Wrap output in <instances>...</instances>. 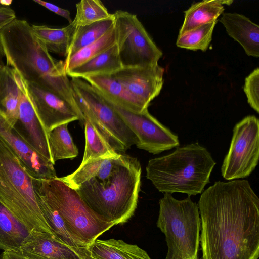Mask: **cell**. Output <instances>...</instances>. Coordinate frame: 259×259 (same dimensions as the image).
<instances>
[{"mask_svg":"<svg viewBox=\"0 0 259 259\" xmlns=\"http://www.w3.org/2000/svg\"><path fill=\"white\" fill-rule=\"evenodd\" d=\"M201 259H258L259 199L247 180L217 181L198 201Z\"/></svg>","mask_w":259,"mask_h":259,"instance_id":"cell-1","label":"cell"},{"mask_svg":"<svg viewBox=\"0 0 259 259\" xmlns=\"http://www.w3.org/2000/svg\"><path fill=\"white\" fill-rule=\"evenodd\" d=\"M0 41L6 65L24 81L49 91L77 106L64 61L53 58L27 21L16 18L2 28Z\"/></svg>","mask_w":259,"mask_h":259,"instance_id":"cell-2","label":"cell"},{"mask_svg":"<svg viewBox=\"0 0 259 259\" xmlns=\"http://www.w3.org/2000/svg\"><path fill=\"white\" fill-rule=\"evenodd\" d=\"M139 160L126 155L107 178H92L75 189L101 220L114 225L127 222L137 206L141 186Z\"/></svg>","mask_w":259,"mask_h":259,"instance_id":"cell-3","label":"cell"},{"mask_svg":"<svg viewBox=\"0 0 259 259\" xmlns=\"http://www.w3.org/2000/svg\"><path fill=\"white\" fill-rule=\"evenodd\" d=\"M215 164L205 148L192 143L149 160L146 177L159 192L196 195L210 182Z\"/></svg>","mask_w":259,"mask_h":259,"instance_id":"cell-4","label":"cell"},{"mask_svg":"<svg viewBox=\"0 0 259 259\" xmlns=\"http://www.w3.org/2000/svg\"><path fill=\"white\" fill-rule=\"evenodd\" d=\"M0 202L31 231L53 235L39 208L32 177L1 140Z\"/></svg>","mask_w":259,"mask_h":259,"instance_id":"cell-5","label":"cell"},{"mask_svg":"<svg viewBox=\"0 0 259 259\" xmlns=\"http://www.w3.org/2000/svg\"><path fill=\"white\" fill-rule=\"evenodd\" d=\"M157 227L164 234L165 259H198L200 218L198 204L190 196L177 200L164 193L159 200Z\"/></svg>","mask_w":259,"mask_h":259,"instance_id":"cell-6","label":"cell"},{"mask_svg":"<svg viewBox=\"0 0 259 259\" xmlns=\"http://www.w3.org/2000/svg\"><path fill=\"white\" fill-rule=\"evenodd\" d=\"M34 189L59 212L71 231L88 247L114 225L97 217L77 191L59 178L32 177Z\"/></svg>","mask_w":259,"mask_h":259,"instance_id":"cell-7","label":"cell"},{"mask_svg":"<svg viewBox=\"0 0 259 259\" xmlns=\"http://www.w3.org/2000/svg\"><path fill=\"white\" fill-rule=\"evenodd\" d=\"M75 101L109 144L119 153L125 152L137 139L119 115L88 82L78 78L70 80Z\"/></svg>","mask_w":259,"mask_h":259,"instance_id":"cell-8","label":"cell"},{"mask_svg":"<svg viewBox=\"0 0 259 259\" xmlns=\"http://www.w3.org/2000/svg\"><path fill=\"white\" fill-rule=\"evenodd\" d=\"M116 45L123 67L158 64L162 56L137 15L117 10L113 13Z\"/></svg>","mask_w":259,"mask_h":259,"instance_id":"cell-9","label":"cell"},{"mask_svg":"<svg viewBox=\"0 0 259 259\" xmlns=\"http://www.w3.org/2000/svg\"><path fill=\"white\" fill-rule=\"evenodd\" d=\"M259 159V120L245 117L234 126L228 153L221 167L223 177L229 181L248 177Z\"/></svg>","mask_w":259,"mask_h":259,"instance_id":"cell-10","label":"cell"},{"mask_svg":"<svg viewBox=\"0 0 259 259\" xmlns=\"http://www.w3.org/2000/svg\"><path fill=\"white\" fill-rule=\"evenodd\" d=\"M100 95L135 135L138 148L158 154L179 146L178 137L150 114L148 109L140 113L133 112Z\"/></svg>","mask_w":259,"mask_h":259,"instance_id":"cell-11","label":"cell"},{"mask_svg":"<svg viewBox=\"0 0 259 259\" xmlns=\"http://www.w3.org/2000/svg\"><path fill=\"white\" fill-rule=\"evenodd\" d=\"M23 81L30 101L47 133L62 124L76 120L84 122V117L77 106L49 91Z\"/></svg>","mask_w":259,"mask_h":259,"instance_id":"cell-12","label":"cell"},{"mask_svg":"<svg viewBox=\"0 0 259 259\" xmlns=\"http://www.w3.org/2000/svg\"><path fill=\"white\" fill-rule=\"evenodd\" d=\"M164 69L158 63L123 67L112 74L141 103L148 108L160 94L164 83Z\"/></svg>","mask_w":259,"mask_h":259,"instance_id":"cell-13","label":"cell"},{"mask_svg":"<svg viewBox=\"0 0 259 259\" xmlns=\"http://www.w3.org/2000/svg\"><path fill=\"white\" fill-rule=\"evenodd\" d=\"M0 140L18 158L32 177L49 179L57 178L54 164L29 145L0 113Z\"/></svg>","mask_w":259,"mask_h":259,"instance_id":"cell-14","label":"cell"},{"mask_svg":"<svg viewBox=\"0 0 259 259\" xmlns=\"http://www.w3.org/2000/svg\"><path fill=\"white\" fill-rule=\"evenodd\" d=\"M19 253L29 259H93L89 247H75L58 240L53 235L31 231Z\"/></svg>","mask_w":259,"mask_h":259,"instance_id":"cell-15","label":"cell"},{"mask_svg":"<svg viewBox=\"0 0 259 259\" xmlns=\"http://www.w3.org/2000/svg\"><path fill=\"white\" fill-rule=\"evenodd\" d=\"M21 96L14 130L35 150L53 163L48 134L30 101L20 77Z\"/></svg>","mask_w":259,"mask_h":259,"instance_id":"cell-16","label":"cell"},{"mask_svg":"<svg viewBox=\"0 0 259 259\" xmlns=\"http://www.w3.org/2000/svg\"><path fill=\"white\" fill-rule=\"evenodd\" d=\"M220 20L228 34L237 41L249 56L259 57V26L245 16L223 13Z\"/></svg>","mask_w":259,"mask_h":259,"instance_id":"cell-17","label":"cell"},{"mask_svg":"<svg viewBox=\"0 0 259 259\" xmlns=\"http://www.w3.org/2000/svg\"><path fill=\"white\" fill-rule=\"evenodd\" d=\"M82 79L88 82L103 97L126 110L140 113L148 109L112 75L90 76Z\"/></svg>","mask_w":259,"mask_h":259,"instance_id":"cell-18","label":"cell"},{"mask_svg":"<svg viewBox=\"0 0 259 259\" xmlns=\"http://www.w3.org/2000/svg\"><path fill=\"white\" fill-rule=\"evenodd\" d=\"M21 96L20 75L4 65L0 68V113L12 126L18 117Z\"/></svg>","mask_w":259,"mask_h":259,"instance_id":"cell-19","label":"cell"},{"mask_svg":"<svg viewBox=\"0 0 259 259\" xmlns=\"http://www.w3.org/2000/svg\"><path fill=\"white\" fill-rule=\"evenodd\" d=\"M31 231L0 202V250L19 253Z\"/></svg>","mask_w":259,"mask_h":259,"instance_id":"cell-20","label":"cell"},{"mask_svg":"<svg viewBox=\"0 0 259 259\" xmlns=\"http://www.w3.org/2000/svg\"><path fill=\"white\" fill-rule=\"evenodd\" d=\"M123 68L116 44L84 64L66 72L71 78L112 75Z\"/></svg>","mask_w":259,"mask_h":259,"instance_id":"cell-21","label":"cell"},{"mask_svg":"<svg viewBox=\"0 0 259 259\" xmlns=\"http://www.w3.org/2000/svg\"><path fill=\"white\" fill-rule=\"evenodd\" d=\"M125 157V154L121 153L116 157L92 160L84 164H80L73 173L59 178L69 187L75 190L82 183L92 178L104 179L108 177Z\"/></svg>","mask_w":259,"mask_h":259,"instance_id":"cell-22","label":"cell"},{"mask_svg":"<svg viewBox=\"0 0 259 259\" xmlns=\"http://www.w3.org/2000/svg\"><path fill=\"white\" fill-rule=\"evenodd\" d=\"M89 249L93 259H151L137 245L122 240L96 239Z\"/></svg>","mask_w":259,"mask_h":259,"instance_id":"cell-23","label":"cell"},{"mask_svg":"<svg viewBox=\"0 0 259 259\" xmlns=\"http://www.w3.org/2000/svg\"><path fill=\"white\" fill-rule=\"evenodd\" d=\"M233 2V1L205 0L192 4L184 11V22L179 35L218 20L224 13V5H230Z\"/></svg>","mask_w":259,"mask_h":259,"instance_id":"cell-24","label":"cell"},{"mask_svg":"<svg viewBox=\"0 0 259 259\" xmlns=\"http://www.w3.org/2000/svg\"><path fill=\"white\" fill-rule=\"evenodd\" d=\"M35 191L43 217L53 235L69 246L89 247L71 231L57 210L41 194L35 190Z\"/></svg>","mask_w":259,"mask_h":259,"instance_id":"cell-25","label":"cell"},{"mask_svg":"<svg viewBox=\"0 0 259 259\" xmlns=\"http://www.w3.org/2000/svg\"><path fill=\"white\" fill-rule=\"evenodd\" d=\"M76 25L73 21L68 25L59 28L45 25H32V31L35 36L47 47L49 52L66 57Z\"/></svg>","mask_w":259,"mask_h":259,"instance_id":"cell-26","label":"cell"},{"mask_svg":"<svg viewBox=\"0 0 259 259\" xmlns=\"http://www.w3.org/2000/svg\"><path fill=\"white\" fill-rule=\"evenodd\" d=\"M114 26V17L113 15L110 18L89 25L76 26L65 59L68 58L83 48L101 38Z\"/></svg>","mask_w":259,"mask_h":259,"instance_id":"cell-27","label":"cell"},{"mask_svg":"<svg viewBox=\"0 0 259 259\" xmlns=\"http://www.w3.org/2000/svg\"><path fill=\"white\" fill-rule=\"evenodd\" d=\"M84 124L85 146L81 164L100 158L118 157L121 154L115 151L87 117Z\"/></svg>","mask_w":259,"mask_h":259,"instance_id":"cell-28","label":"cell"},{"mask_svg":"<svg viewBox=\"0 0 259 259\" xmlns=\"http://www.w3.org/2000/svg\"><path fill=\"white\" fill-rule=\"evenodd\" d=\"M69 123L58 125L48 133V140L52 161L73 159L77 157L78 150L68 130Z\"/></svg>","mask_w":259,"mask_h":259,"instance_id":"cell-29","label":"cell"},{"mask_svg":"<svg viewBox=\"0 0 259 259\" xmlns=\"http://www.w3.org/2000/svg\"><path fill=\"white\" fill-rule=\"evenodd\" d=\"M116 44L114 27L96 41L83 48L64 60L66 73L95 58Z\"/></svg>","mask_w":259,"mask_h":259,"instance_id":"cell-30","label":"cell"},{"mask_svg":"<svg viewBox=\"0 0 259 259\" xmlns=\"http://www.w3.org/2000/svg\"><path fill=\"white\" fill-rule=\"evenodd\" d=\"M218 20L200 25L178 35L176 45L188 50L206 51L212 40L214 27Z\"/></svg>","mask_w":259,"mask_h":259,"instance_id":"cell-31","label":"cell"},{"mask_svg":"<svg viewBox=\"0 0 259 259\" xmlns=\"http://www.w3.org/2000/svg\"><path fill=\"white\" fill-rule=\"evenodd\" d=\"M76 14L73 20L76 26L89 25L110 18V13L100 0H81L76 4Z\"/></svg>","mask_w":259,"mask_h":259,"instance_id":"cell-32","label":"cell"},{"mask_svg":"<svg viewBox=\"0 0 259 259\" xmlns=\"http://www.w3.org/2000/svg\"><path fill=\"white\" fill-rule=\"evenodd\" d=\"M244 91L250 107L259 113V68H256L245 79Z\"/></svg>","mask_w":259,"mask_h":259,"instance_id":"cell-33","label":"cell"},{"mask_svg":"<svg viewBox=\"0 0 259 259\" xmlns=\"http://www.w3.org/2000/svg\"><path fill=\"white\" fill-rule=\"evenodd\" d=\"M34 2L44 7L54 13L64 18L68 21L69 24L72 22L73 20H72L71 18L70 12L69 10L60 8L52 3L40 0H34Z\"/></svg>","mask_w":259,"mask_h":259,"instance_id":"cell-34","label":"cell"},{"mask_svg":"<svg viewBox=\"0 0 259 259\" xmlns=\"http://www.w3.org/2000/svg\"><path fill=\"white\" fill-rule=\"evenodd\" d=\"M15 19L16 13L10 7L0 9V30Z\"/></svg>","mask_w":259,"mask_h":259,"instance_id":"cell-35","label":"cell"},{"mask_svg":"<svg viewBox=\"0 0 259 259\" xmlns=\"http://www.w3.org/2000/svg\"><path fill=\"white\" fill-rule=\"evenodd\" d=\"M0 259H29L18 252L3 251L0 255Z\"/></svg>","mask_w":259,"mask_h":259,"instance_id":"cell-36","label":"cell"},{"mask_svg":"<svg viewBox=\"0 0 259 259\" xmlns=\"http://www.w3.org/2000/svg\"><path fill=\"white\" fill-rule=\"evenodd\" d=\"M5 57L4 52L3 50L2 44L0 41V67H3L4 65L3 62V58Z\"/></svg>","mask_w":259,"mask_h":259,"instance_id":"cell-37","label":"cell"},{"mask_svg":"<svg viewBox=\"0 0 259 259\" xmlns=\"http://www.w3.org/2000/svg\"><path fill=\"white\" fill-rule=\"evenodd\" d=\"M12 1H0V9L9 7Z\"/></svg>","mask_w":259,"mask_h":259,"instance_id":"cell-38","label":"cell"},{"mask_svg":"<svg viewBox=\"0 0 259 259\" xmlns=\"http://www.w3.org/2000/svg\"><path fill=\"white\" fill-rule=\"evenodd\" d=\"M1 68V67H0V68Z\"/></svg>","mask_w":259,"mask_h":259,"instance_id":"cell-39","label":"cell"}]
</instances>
